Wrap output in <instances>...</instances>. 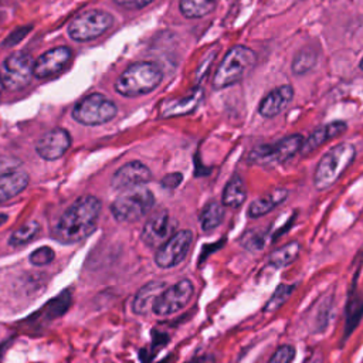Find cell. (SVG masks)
I'll use <instances>...</instances> for the list:
<instances>
[{
	"label": "cell",
	"mask_w": 363,
	"mask_h": 363,
	"mask_svg": "<svg viewBox=\"0 0 363 363\" xmlns=\"http://www.w3.org/2000/svg\"><path fill=\"white\" fill-rule=\"evenodd\" d=\"M101 200L95 196H81L57 220L52 228V237L64 244H75L95 230L99 214Z\"/></svg>",
	"instance_id": "cell-1"
},
{
	"label": "cell",
	"mask_w": 363,
	"mask_h": 363,
	"mask_svg": "<svg viewBox=\"0 0 363 363\" xmlns=\"http://www.w3.org/2000/svg\"><path fill=\"white\" fill-rule=\"evenodd\" d=\"M163 79L162 68L152 61L130 64L116 79L115 91L126 98L146 95L156 89Z\"/></svg>",
	"instance_id": "cell-2"
},
{
	"label": "cell",
	"mask_w": 363,
	"mask_h": 363,
	"mask_svg": "<svg viewBox=\"0 0 363 363\" xmlns=\"http://www.w3.org/2000/svg\"><path fill=\"white\" fill-rule=\"evenodd\" d=\"M356 157V147L343 142L329 149L316 164L313 173V186L316 190H326L333 186L349 169Z\"/></svg>",
	"instance_id": "cell-3"
},
{
	"label": "cell",
	"mask_w": 363,
	"mask_h": 363,
	"mask_svg": "<svg viewBox=\"0 0 363 363\" xmlns=\"http://www.w3.org/2000/svg\"><path fill=\"white\" fill-rule=\"evenodd\" d=\"M257 55L245 45H235L227 51L213 77V88L223 89L241 81L254 67Z\"/></svg>",
	"instance_id": "cell-4"
},
{
	"label": "cell",
	"mask_w": 363,
	"mask_h": 363,
	"mask_svg": "<svg viewBox=\"0 0 363 363\" xmlns=\"http://www.w3.org/2000/svg\"><path fill=\"white\" fill-rule=\"evenodd\" d=\"M155 204L153 193L143 186L123 190L111 204L112 216L121 223H133L145 217Z\"/></svg>",
	"instance_id": "cell-5"
},
{
	"label": "cell",
	"mask_w": 363,
	"mask_h": 363,
	"mask_svg": "<svg viewBox=\"0 0 363 363\" xmlns=\"http://www.w3.org/2000/svg\"><path fill=\"white\" fill-rule=\"evenodd\" d=\"M303 138L299 133L285 136L269 145L255 146L247 156V160L258 166H275L286 162L294 155L299 153Z\"/></svg>",
	"instance_id": "cell-6"
},
{
	"label": "cell",
	"mask_w": 363,
	"mask_h": 363,
	"mask_svg": "<svg viewBox=\"0 0 363 363\" xmlns=\"http://www.w3.org/2000/svg\"><path fill=\"white\" fill-rule=\"evenodd\" d=\"M34 60L26 51L10 54L0 68V84L7 91H18L27 86L34 77Z\"/></svg>",
	"instance_id": "cell-7"
},
{
	"label": "cell",
	"mask_w": 363,
	"mask_h": 363,
	"mask_svg": "<svg viewBox=\"0 0 363 363\" xmlns=\"http://www.w3.org/2000/svg\"><path fill=\"white\" fill-rule=\"evenodd\" d=\"M116 105L102 94H91L82 98L72 109V118L88 126L102 125L115 118Z\"/></svg>",
	"instance_id": "cell-8"
},
{
	"label": "cell",
	"mask_w": 363,
	"mask_h": 363,
	"mask_svg": "<svg viewBox=\"0 0 363 363\" xmlns=\"http://www.w3.org/2000/svg\"><path fill=\"white\" fill-rule=\"evenodd\" d=\"M113 24L111 13L104 10H88L77 16L67 31L75 41H89L102 35Z\"/></svg>",
	"instance_id": "cell-9"
},
{
	"label": "cell",
	"mask_w": 363,
	"mask_h": 363,
	"mask_svg": "<svg viewBox=\"0 0 363 363\" xmlns=\"http://www.w3.org/2000/svg\"><path fill=\"white\" fill-rule=\"evenodd\" d=\"M194 295V285L190 279L183 278L157 296L152 306V312L157 316H172L184 309Z\"/></svg>",
	"instance_id": "cell-10"
},
{
	"label": "cell",
	"mask_w": 363,
	"mask_h": 363,
	"mask_svg": "<svg viewBox=\"0 0 363 363\" xmlns=\"http://www.w3.org/2000/svg\"><path fill=\"white\" fill-rule=\"evenodd\" d=\"M193 242L190 230H179L173 233L156 251L155 262L159 268L169 269L184 261Z\"/></svg>",
	"instance_id": "cell-11"
},
{
	"label": "cell",
	"mask_w": 363,
	"mask_h": 363,
	"mask_svg": "<svg viewBox=\"0 0 363 363\" xmlns=\"http://www.w3.org/2000/svg\"><path fill=\"white\" fill-rule=\"evenodd\" d=\"M174 225L166 208L157 210L145 221L140 238L149 248H159L172 234Z\"/></svg>",
	"instance_id": "cell-12"
},
{
	"label": "cell",
	"mask_w": 363,
	"mask_h": 363,
	"mask_svg": "<svg viewBox=\"0 0 363 363\" xmlns=\"http://www.w3.org/2000/svg\"><path fill=\"white\" fill-rule=\"evenodd\" d=\"M152 180L150 169L139 160L128 162L121 166L111 179V187L113 190H128L136 186H143Z\"/></svg>",
	"instance_id": "cell-13"
},
{
	"label": "cell",
	"mask_w": 363,
	"mask_h": 363,
	"mask_svg": "<svg viewBox=\"0 0 363 363\" xmlns=\"http://www.w3.org/2000/svg\"><path fill=\"white\" fill-rule=\"evenodd\" d=\"M71 146V136L69 133L62 129L57 128L47 133H44L35 143V150L40 157L45 160H55L60 159Z\"/></svg>",
	"instance_id": "cell-14"
},
{
	"label": "cell",
	"mask_w": 363,
	"mask_h": 363,
	"mask_svg": "<svg viewBox=\"0 0 363 363\" xmlns=\"http://www.w3.org/2000/svg\"><path fill=\"white\" fill-rule=\"evenodd\" d=\"M71 60V50L68 47L51 48L47 52L41 54L34 61L33 74L35 78H48L64 69V67Z\"/></svg>",
	"instance_id": "cell-15"
},
{
	"label": "cell",
	"mask_w": 363,
	"mask_h": 363,
	"mask_svg": "<svg viewBox=\"0 0 363 363\" xmlns=\"http://www.w3.org/2000/svg\"><path fill=\"white\" fill-rule=\"evenodd\" d=\"M294 88L292 85H279L274 89H271L259 102L258 105V113L262 118H275L278 116L281 112H284L288 105L292 102L294 99Z\"/></svg>",
	"instance_id": "cell-16"
},
{
	"label": "cell",
	"mask_w": 363,
	"mask_h": 363,
	"mask_svg": "<svg viewBox=\"0 0 363 363\" xmlns=\"http://www.w3.org/2000/svg\"><path fill=\"white\" fill-rule=\"evenodd\" d=\"M204 98L203 88H194L189 95L164 99L160 105L162 118H174L193 113L201 104Z\"/></svg>",
	"instance_id": "cell-17"
},
{
	"label": "cell",
	"mask_w": 363,
	"mask_h": 363,
	"mask_svg": "<svg viewBox=\"0 0 363 363\" xmlns=\"http://www.w3.org/2000/svg\"><path fill=\"white\" fill-rule=\"evenodd\" d=\"M346 129H347V125L343 121H333V122H329V123H325V125L316 128L306 139H303L299 153L302 156H306V155L315 152L328 140L340 136Z\"/></svg>",
	"instance_id": "cell-18"
},
{
	"label": "cell",
	"mask_w": 363,
	"mask_h": 363,
	"mask_svg": "<svg viewBox=\"0 0 363 363\" xmlns=\"http://www.w3.org/2000/svg\"><path fill=\"white\" fill-rule=\"evenodd\" d=\"M288 189L285 187H275L267 194L252 200L247 208V216L250 218H259L267 213L272 211L275 207L282 204L288 197Z\"/></svg>",
	"instance_id": "cell-19"
},
{
	"label": "cell",
	"mask_w": 363,
	"mask_h": 363,
	"mask_svg": "<svg viewBox=\"0 0 363 363\" xmlns=\"http://www.w3.org/2000/svg\"><path fill=\"white\" fill-rule=\"evenodd\" d=\"M166 282L164 281H150L145 284L143 286L139 288L136 292L133 302H132V309L136 315H145L146 312L152 311V306L157 296L166 289Z\"/></svg>",
	"instance_id": "cell-20"
},
{
	"label": "cell",
	"mask_w": 363,
	"mask_h": 363,
	"mask_svg": "<svg viewBox=\"0 0 363 363\" xmlns=\"http://www.w3.org/2000/svg\"><path fill=\"white\" fill-rule=\"evenodd\" d=\"M28 173L24 170H10L0 174V204L20 194L28 184Z\"/></svg>",
	"instance_id": "cell-21"
},
{
	"label": "cell",
	"mask_w": 363,
	"mask_h": 363,
	"mask_svg": "<svg viewBox=\"0 0 363 363\" xmlns=\"http://www.w3.org/2000/svg\"><path fill=\"white\" fill-rule=\"evenodd\" d=\"M247 199V187L245 182L241 176L234 174L224 186L221 204L228 208H238Z\"/></svg>",
	"instance_id": "cell-22"
},
{
	"label": "cell",
	"mask_w": 363,
	"mask_h": 363,
	"mask_svg": "<svg viewBox=\"0 0 363 363\" xmlns=\"http://www.w3.org/2000/svg\"><path fill=\"white\" fill-rule=\"evenodd\" d=\"M224 208L225 207L220 201L207 203L199 214V221H200L201 230L206 233L216 230L224 218V214H225Z\"/></svg>",
	"instance_id": "cell-23"
},
{
	"label": "cell",
	"mask_w": 363,
	"mask_h": 363,
	"mask_svg": "<svg viewBox=\"0 0 363 363\" xmlns=\"http://www.w3.org/2000/svg\"><path fill=\"white\" fill-rule=\"evenodd\" d=\"M301 251V244L298 241H289L288 244L278 247L274 250L269 257H268V264L272 265L274 268H284L289 264H292Z\"/></svg>",
	"instance_id": "cell-24"
},
{
	"label": "cell",
	"mask_w": 363,
	"mask_h": 363,
	"mask_svg": "<svg viewBox=\"0 0 363 363\" xmlns=\"http://www.w3.org/2000/svg\"><path fill=\"white\" fill-rule=\"evenodd\" d=\"M217 0H179L180 13L186 18H201L214 11Z\"/></svg>",
	"instance_id": "cell-25"
},
{
	"label": "cell",
	"mask_w": 363,
	"mask_h": 363,
	"mask_svg": "<svg viewBox=\"0 0 363 363\" xmlns=\"http://www.w3.org/2000/svg\"><path fill=\"white\" fill-rule=\"evenodd\" d=\"M316 61H318L316 51L312 47H305L295 54L291 65L292 72L295 75H305L315 67Z\"/></svg>",
	"instance_id": "cell-26"
},
{
	"label": "cell",
	"mask_w": 363,
	"mask_h": 363,
	"mask_svg": "<svg viewBox=\"0 0 363 363\" xmlns=\"http://www.w3.org/2000/svg\"><path fill=\"white\" fill-rule=\"evenodd\" d=\"M267 241H268V233L267 230H261V228H251L245 231L240 240L241 245L250 252L262 251L267 245Z\"/></svg>",
	"instance_id": "cell-27"
},
{
	"label": "cell",
	"mask_w": 363,
	"mask_h": 363,
	"mask_svg": "<svg viewBox=\"0 0 363 363\" xmlns=\"http://www.w3.org/2000/svg\"><path fill=\"white\" fill-rule=\"evenodd\" d=\"M295 289V285H289V284H281L277 286V289L274 291V294L271 295V298L267 301V303L262 308V312L265 313H274L278 309H281L285 302L289 299V296L292 295Z\"/></svg>",
	"instance_id": "cell-28"
},
{
	"label": "cell",
	"mask_w": 363,
	"mask_h": 363,
	"mask_svg": "<svg viewBox=\"0 0 363 363\" xmlns=\"http://www.w3.org/2000/svg\"><path fill=\"white\" fill-rule=\"evenodd\" d=\"M40 231V224L38 221H27L26 224H23L21 227H18L10 237H9V244L10 245H23L26 242H28L30 240H33L37 233Z\"/></svg>",
	"instance_id": "cell-29"
},
{
	"label": "cell",
	"mask_w": 363,
	"mask_h": 363,
	"mask_svg": "<svg viewBox=\"0 0 363 363\" xmlns=\"http://www.w3.org/2000/svg\"><path fill=\"white\" fill-rule=\"evenodd\" d=\"M54 258H55V252L51 247H40L30 254L28 261L34 267H44V265H48Z\"/></svg>",
	"instance_id": "cell-30"
},
{
	"label": "cell",
	"mask_w": 363,
	"mask_h": 363,
	"mask_svg": "<svg viewBox=\"0 0 363 363\" xmlns=\"http://www.w3.org/2000/svg\"><path fill=\"white\" fill-rule=\"evenodd\" d=\"M294 357H295V347L291 345H282L274 352L268 363H291Z\"/></svg>",
	"instance_id": "cell-31"
},
{
	"label": "cell",
	"mask_w": 363,
	"mask_h": 363,
	"mask_svg": "<svg viewBox=\"0 0 363 363\" xmlns=\"http://www.w3.org/2000/svg\"><path fill=\"white\" fill-rule=\"evenodd\" d=\"M119 7L126 10H139L150 4L153 0H113Z\"/></svg>",
	"instance_id": "cell-32"
},
{
	"label": "cell",
	"mask_w": 363,
	"mask_h": 363,
	"mask_svg": "<svg viewBox=\"0 0 363 363\" xmlns=\"http://www.w3.org/2000/svg\"><path fill=\"white\" fill-rule=\"evenodd\" d=\"M183 180V174L182 173H169L166 174L162 180H160V184L166 189H176Z\"/></svg>",
	"instance_id": "cell-33"
},
{
	"label": "cell",
	"mask_w": 363,
	"mask_h": 363,
	"mask_svg": "<svg viewBox=\"0 0 363 363\" xmlns=\"http://www.w3.org/2000/svg\"><path fill=\"white\" fill-rule=\"evenodd\" d=\"M184 363H204V357H193Z\"/></svg>",
	"instance_id": "cell-34"
},
{
	"label": "cell",
	"mask_w": 363,
	"mask_h": 363,
	"mask_svg": "<svg viewBox=\"0 0 363 363\" xmlns=\"http://www.w3.org/2000/svg\"><path fill=\"white\" fill-rule=\"evenodd\" d=\"M6 220H7V216H6V214H0V225L4 224Z\"/></svg>",
	"instance_id": "cell-35"
},
{
	"label": "cell",
	"mask_w": 363,
	"mask_h": 363,
	"mask_svg": "<svg viewBox=\"0 0 363 363\" xmlns=\"http://www.w3.org/2000/svg\"><path fill=\"white\" fill-rule=\"evenodd\" d=\"M359 67H360V69H363V58L360 60V62H359Z\"/></svg>",
	"instance_id": "cell-36"
}]
</instances>
